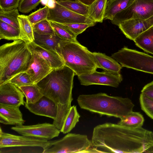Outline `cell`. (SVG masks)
<instances>
[{
  "label": "cell",
  "mask_w": 153,
  "mask_h": 153,
  "mask_svg": "<svg viewBox=\"0 0 153 153\" xmlns=\"http://www.w3.org/2000/svg\"><path fill=\"white\" fill-rule=\"evenodd\" d=\"M20 31V39L27 43L34 41V32L33 26L28 16L20 15L18 17Z\"/></svg>",
  "instance_id": "obj_22"
},
{
  "label": "cell",
  "mask_w": 153,
  "mask_h": 153,
  "mask_svg": "<svg viewBox=\"0 0 153 153\" xmlns=\"http://www.w3.org/2000/svg\"><path fill=\"white\" fill-rule=\"evenodd\" d=\"M19 106L0 104V122L15 126L23 125L25 121Z\"/></svg>",
  "instance_id": "obj_17"
},
{
  "label": "cell",
  "mask_w": 153,
  "mask_h": 153,
  "mask_svg": "<svg viewBox=\"0 0 153 153\" xmlns=\"http://www.w3.org/2000/svg\"><path fill=\"white\" fill-rule=\"evenodd\" d=\"M74 72L65 65L53 69L36 84L43 95L56 104L57 111L53 124L60 131L71 107Z\"/></svg>",
  "instance_id": "obj_2"
},
{
  "label": "cell",
  "mask_w": 153,
  "mask_h": 153,
  "mask_svg": "<svg viewBox=\"0 0 153 153\" xmlns=\"http://www.w3.org/2000/svg\"><path fill=\"white\" fill-rule=\"evenodd\" d=\"M134 0H108L107 1L104 19L113 20L118 13L125 9L133 2Z\"/></svg>",
  "instance_id": "obj_20"
},
{
  "label": "cell",
  "mask_w": 153,
  "mask_h": 153,
  "mask_svg": "<svg viewBox=\"0 0 153 153\" xmlns=\"http://www.w3.org/2000/svg\"><path fill=\"white\" fill-rule=\"evenodd\" d=\"M25 106L32 113L44 116L54 120L56 117L57 109L56 105L51 100L43 96L34 104H28L24 102Z\"/></svg>",
  "instance_id": "obj_15"
},
{
  "label": "cell",
  "mask_w": 153,
  "mask_h": 153,
  "mask_svg": "<svg viewBox=\"0 0 153 153\" xmlns=\"http://www.w3.org/2000/svg\"><path fill=\"white\" fill-rule=\"evenodd\" d=\"M139 100L142 110L153 119V99L141 93Z\"/></svg>",
  "instance_id": "obj_35"
},
{
  "label": "cell",
  "mask_w": 153,
  "mask_h": 153,
  "mask_svg": "<svg viewBox=\"0 0 153 153\" xmlns=\"http://www.w3.org/2000/svg\"><path fill=\"white\" fill-rule=\"evenodd\" d=\"M34 32L40 34L56 35L50 22L46 19L33 26Z\"/></svg>",
  "instance_id": "obj_34"
},
{
  "label": "cell",
  "mask_w": 153,
  "mask_h": 153,
  "mask_svg": "<svg viewBox=\"0 0 153 153\" xmlns=\"http://www.w3.org/2000/svg\"><path fill=\"white\" fill-rule=\"evenodd\" d=\"M19 15L17 8L7 11L0 10V20L17 28H19L18 19Z\"/></svg>",
  "instance_id": "obj_31"
},
{
  "label": "cell",
  "mask_w": 153,
  "mask_h": 153,
  "mask_svg": "<svg viewBox=\"0 0 153 153\" xmlns=\"http://www.w3.org/2000/svg\"><path fill=\"white\" fill-rule=\"evenodd\" d=\"M63 24L66 26L76 36L79 34L83 32L88 27H92L95 25V24H94L84 23Z\"/></svg>",
  "instance_id": "obj_37"
},
{
  "label": "cell",
  "mask_w": 153,
  "mask_h": 153,
  "mask_svg": "<svg viewBox=\"0 0 153 153\" xmlns=\"http://www.w3.org/2000/svg\"><path fill=\"white\" fill-rule=\"evenodd\" d=\"M122 66L153 74V56L125 47L112 54Z\"/></svg>",
  "instance_id": "obj_7"
},
{
  "label": "cell",
  "mask_w": 153,
  "mask_h": 153,
  "mask_svg": "<svg viewBox=\"0 0 153 153\" xmlns=\"http://www.w3.org/2000/svg\"><path fill=\"white\" fill-rule=\"evenodd\" d=\"M153 16V0H134L128 7L117 13L111 23L118 26L127 20L148 19Z\"/></svg>",
  "instance_id": "obj_8"
},
{
  "label": "cell",
  "mask_w": 153,
  "mask_h": 153,
  "mask_svg": "<svg viewBox=\"0 0 153 153\" xmlns=\"http://www.w3.org/2000/svg\"><path fill=\"white\" fill-rule=\"evenodd\" d=\"M33 57L27 72L35 84L43 78L53 69L49 63L39 55L32 53Z\"/></svg>",
  "instance_id": "obj_16"
},
{
  "label": "cell",
  "mask_w": 153,
  "mask_h": 153,
  "mask_svg": "<svg viewBox=\"0 0 153 153\" xmlns=\"http://www.w3.org/2000/svg\"><path fill=\"white\" fill-rule=\"evenodd\" d=\"M80 84L84 86L97 85L117 87L123 78L120 74H113L95 71L90 73L78 76Z\"/></svg>",
  "instance_id": "obj_12"
},
{
  "label": "cell",
  "mask_w": 153,
  "mask_h": 153,
  "mask_svg": "<svg viewBox=\"0 0 153 153\" xmlns=\"http://www.w3.org/2000/svg\"><path fill=\"white\" fill-rule=\"evenodd\" d=\"M120 119L118 124L132 128L142 127L144 120L143 117L140 113L133 111Z\"/></svg>",
  "instance_id": "obj_26"
},
{
  "label": "cell",
  "mask_w": 153,
  "mask_h": 153,
  "mask_svg": "<svg viewBox=\"0 0 153 153\" xmlns=\"http://www.w3.org/2000/svg\"><path fill=\"white\" fill-rule=\"evenodd\" d=\"M153 26V16L145 19L127 20L118 26L126 37L134 41L140 34Z\"/></svg>",
  "instance_id": "obj_13"
},
{
  "label": "cell",
  "mask_w": 153,
  "mask_h": 153,
  "mask_svg": "<svg viewBox=\"0 0 153 153\" xmlns=\"http://www.w3.org/2000/svg\"><path fill=\"white\" fill-rule=\"evenodd\" d=\"M91 147L86 135L68 133L60 139L49 141L42 153H91Z\"/></svg>",
  "instance_id": "obj_6"
},
{
  "label": "cell",
  "mask_w": 153,
  "mask_h": 153,
  "mask_svg": "<svg viewBox=\"0 0 153 153\" xmlns=\"http://www.w3.org/2000/svg\"><path fill=\"white\" fill-rule=\"evenodd\" d=\"M26 97L25 102L28 104H34L38 102L44 95L40 89L36 84L18 87Z\"/></svg>",
  "instance_id": "obj_27"
},
{
  "label": "cell",
  "mask_w": 153,
  "mask_h": 153,
  "mask_svg": "<svg viewBox=\"0 0 153 153\" xmlns=\"http://www.w3.org/2000/svg\"><path fill=\"white\" fill-rule=\"evenodd\" d=\"M27 45L32 53L36 54L44 59L53 69L65 65L61 57L56 51L37 45L33 42L27 43Z\"/></svg>",
  "instance_id": "obj_18"
},
{
  "label": "cell",
  "mask_w": 153,
  "mask_h": 153,
  "mask_svg": "<svg viewBox=\"0 0 153 153\" xmlns=\"http://www.w3.org/2000/svg\"><path fill=\"white\" fill-rule=\"evenodd\" d=\"M56 50L65 65L77 76L90 73L98 68L92 52L80 43L61 40Z\"/></svg>",
  "instance_id": "obj_5"
},
{
  "label": "cell",
  "mask_w": 153,
  "mask_h": 153,
  "mask_svg": "<svg viewBox=\"0 0 153 153\" xmlns=\"http://www.w3.org/2000/svg\"><path fill=\"white\" fill-rule=\"evenodd\" d=\"M80 116L76 105L71 106L65 118L60 132L64 134L69 132L79 122Z\"/></svg>",
  "instance_id": "obj_28"
},
{
  "label": "cell",
  "mask_w": 153,
  "mask_h": 153,
  "mask_svg": "<svg viewBox=\"0 0 153 153\" xmlns=\"http://www.w3.org/2000/svg\"><path fill=\"white\" fill-rule=\"evenodd\" d=\"M25 96L18 87L10 82L0 86V104L20 107L25 105Z\"/></svg>",
  "instance_id": "obj_14"
},
{
  "label": "cell",
  "mask_w": 153,
  "mask_h": 153,
  "mask_svg": "<svg viewBox=\"0 0 153 153\" xmlns=\"http://www.w3.org/2000/svg\"><path fill=\"white\" fill-rule=\"evenodd\" d=\"M41 4L45 6H47L49 8H53L55 6L56 1L55 0H41Z\"/></svg>",
  "instance_id": "obj_40"
},
{
  "label": "cell",
  "mask_w": 153,
  "mask_h": 153,
  "mask_svg": "<svg viewBox=\"0 0 153 153\" xmlns=\"http://www.w3.org/2000/svg\"><path fill=\"white\" fill-rule=\"evenodd\" d=\"M141 93L153 99V81L146 85L142 89Z\"/></svg>",
  "instance_id": "obj_39"
},
{
  "label": "cell",
  "mask_w": 153,
  "mask_h": 153,
  "mask_svg": "<svg viewBox=\"0 0 153 153\" xmlns=\"http://www.w3.org/2000/svg\"><path fill=\"white\" fill-rule=\"evenodd\" d=\"M9 82L18 87L35 84L29 75L26 72L21 73L15 76L11 79Z\"/></svg>",
  "instance_id": "obj_33"
},
{
  "label": "cell",
  "mask_w": 153,
  "mask_h": 153,
  "mask_svg": "<svg viewBox=\"0 0 153 153\" xmlns=\"http://www.w3.org/2000/svg\"><path fill=\"white\" fill-rule=\"evenodd\" d=\"M108 0H95L89 5L87 17L95 22L102 23Z\"/></svg>",
  "instance_id": "obj_21"
},
{
  "label": "cell",
  "mask_w": 153,
  "mask_h": 153,
  "mask_svg": "<svg viewBox=\"0 0 153 153\" xmlns=\"http://www.w3.org/2000/svg\"><path fill=\"white\" fill-rule=\"evenodd\" d=\"M93 55L98 68L113 74H120L122 66L116 60L105 53L92 52Z\"/></svg>",
  "instance_id": "obj_19"
},
{
  "label": "cell",
  "mask_w": 153,
  "mask_h": 153,
  "mask_svg": "<svg viewBox=\"0 0 153 153\" xmlns=\"http://www.w3.org/2000/svg\"><path fill=\"white\" fill-rule=\"evenodd\" d=\"M21 0H0V8L7 11L18 7Z\"/></svg>",
  "instance_id": "obj_38"
},
{
  "label": "cell",
  "mask_w": 153,
  "mask_h": 153,
  "mask_svg": "<svg viewBox=\"0 0 153 153\" xmlns=\"http://www.w3.org/2000/svg\"><path fill=\"white\" fill-rule=\"evenodd\" d=\"M41 2V0H21L18 10L22 13H28L35 9Z\"/></svg>",
  "instance_id": "obj_36"
},
{
  "label": "cell",
  "mask_w": 153,
  "mask_h": 153,
  "mask_svg": "<svg viewBox=\"0 0 153 153\" xmlns=\"http://www.w3.org/2000/svg\"><path fill=\"white\" fill-rule=\"evenodd\" d=\"M91 141L96 153H148L153 147V132L106 123L94 128Z\"/></svg>",
  "instance_id": "obj_1"
},
{
  "label": "cell",
  "mask_w": 153,
  "mask_h": 153,
  "mask_svg": "<svg viewBox=\"0 0 153 153\" xmlns=\"http://www.w3.org/2000/svg\"><path fill=\"white\" fill-rule=\"evenodd\" d=\"M0 39L13 41L20 39L19 28L0 20Z\"/></svg>",
  "instance_id": "obj_29"
},
{
  "label": "cell",
  "mask_w": 153,
  "mask_h": 153,
  "mask_svg": "<svg viewBox=\"0 0 153 153\" xmlns=\"http://www.w3.org/2000/svg\"><path fill=\"white\" fill-rule=\"evenodd\" d=\"M50 22L56 35L61 39L69 42L79 43L76 39L77 36L65 25Z\"/></svg>",
  "instance_id": "obj_25"
},
{
  "label": "cell",
  "mask_w": 153,
  "mask_h": 153,
  "mask_svg": "<svg viewBox=\"0 0 153 153\" xmlns=\"http://www.w3.org/2000/svg\"><path fill=\"white\" fill-rule=\"evenodd\" d=\"M49 141L24 135L18 136L4 132L0 128V148L13 147H39L44 149Z\"/></svg>",
  "instance_id": "obj_10"
},
{
  "label": "cell",
  "mask_w": 153,
  "mask_h": 153,
  "mask_svg": "<svg viewBox=\"0 0 153 153\" xmlns=\"http://www.w3.org/2000/svg\"><path fill=\"white\" fill-rule=\"evenodd\" d=\"M134 41L138 47L153 54V26L140 34Z\"/></svg>",
  "instance_id": "obj_23"
},
{
  "label": "cell",
  "mask_w": 153,
  "mask_h": 153,
  "mask_svg": "<svg viewBox=\"0 0 153 153\" xmlns=\"http://www.w3.org/2000/svg\"><path fill=\"white\" fill-rule=\"evenodd\" d=\"M61 40L56 35L40 34L34 32V43L56 52V48Z\"/></svg>",
  "instance_id": "obj_24"
},
{
  "label": "cell",
  "mask_w": 153,
  "mask_h": 153,
  "mask_svg": "<svg viewBox=\"0 0 153 153\" xmlns=\"http://www.w3.org/2000/svg\"><path fill=\"white\" fill-rule=\"evenodd\" d=\"M56 1H63V0H55Z\"/></svg>",
  "instance_id": "obj_42"
},
{
  "label": "cell",
  "mask_w": 153,
  "mask_h": 153,
  "mask_svg": "<svg viewBox=\"0 0 153 153\" xmlns=\"http://www.w3.org/2000/svg\"><path fill=\"white\" fill-rule=\"evenodd\" d=\"M77 101L82 109L120 119L133 111L134 106L128 98L110 96L103 93L80 95Z\"/></svg>",
  "instance_id": "obj_4"
},
{
  "label": "cell",
  "mask_w": 153,
  "mask_h": 153,
  "mask_svg": "<svg viewBox=\"0 0 153 153\" xmlns=\"http://www.w3.org/2000/svg\"><path fill=\"white\" fill-rule=\"evenodd\" d=\"M47 19L62 24L96 23L87 17L75 13L56 2L54 8H49Z\"/></svg>",
  "instance_id": "obj_9"
},
{
  "label": "cell",
  "mask_w": 153,
  "mask_h": 153,
  "mask_svg": "<svg viewBox=\"0 0 153 153\" xmlns=\"http://www.w3.org/2000/svg\"><path fill=\"white\" fill-rule=\"evenodd\" d=\"M56 2L75 13L87 17L89 5L71 0L56 1Z\"/></svg>",
  "instance_id": "obj_30"
},
{
  "label": "cell",
  "mask_w": 153,
  "mask_h": 153,
  "mask_svg": "<svg viewBox=\"0 0 153 153\" xmlns=\"http://www.w3.org/2000/svg\"><path fill=\"white\" fill-rule=\"evenodd\" d=\"M75 1L82 3L85 4L89 5L95 0H74Z\"/></svg>",
  "instance_id": "obj_41"
},
{
  "label": "cell",
  "mask_w": 153,
  "mask_h": 153,
  "mask_svg": "<svg viewBox=\"0 0 153 153\" xmlns=\"http://www.w3.org/2000/svg\"><path fill=\"white\" fill-rule=\"evenodd\" d=\"M27 43L19 39L0 47V86L19 73L26 71L32 59Z\"/></svg>",
  "instance_id": "obj_3"
},
{
  "label": "cell",
  "mask_w": 153,
  "mask_h": 153,
  "mask_svg": "<svg viewBox=\"0 0 153 153\" xmlns=\"http://www.w3.org/2000/svg\"><path fill=\"white\" fill-rule=\"evenodd\" d=\"M11 128L21 135L47 140L58 137L60 132L53 124L47 123L30 126H15Z\"/></svg>",
  "instance_id": "obj_11"
},
{
  "label": "cell",
  "mask_w": 153,
  "mask_h": 153,
  "mask_svg": "<svg viewBox=\"0 0 153 153\" xmlns=\"http://www.w3.org/2000/svg\"><path fill=\"white\" fill-rule=\"evenodd\" d=\"M49 10V8L45 6L29 15L28 18L33 26L41 21L47 19Z\"/></svg>",
  "instance_id": "obj_32"
}]
</instances>
